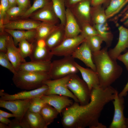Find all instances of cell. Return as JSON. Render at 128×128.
<instances>
[{
  "instance_id": "9c48e42d",
  "label": "cell",
  "mask_w": 128,
  "mask_h": 128,
  "mask_svg": "<svg viewBox=\"0 0 128 128\" xmlns=\"http://www.w3.org/2000/svg\"><path fill=\"white\" fill-rule=\"evenodd\" d=\"M48 89L47 86L43 84L37 88L28 91H23L14 94H9L0 90V100L9 101L17 99L27 100L37 96L41 97L45 95Z\"/></svg>"
},
{
  "instance_id": "4fadbf2b",
  "label": "cell",
  "mask_w": 128,
  "mask_h": 128,
  "mask_svg": "<svg viewBox=\"0 0 128 128\" xmlns=\"http://www.w3.org/2000/svg\"><path fill=\"white\" fill-rule=\"evenodd\" d=\"M6 49V55L17 72L21 64L26 61L22 56L18 48L15 45L12 37L8 33Z\"/></svg>"
},
{
  "instance_id": "8992f818",
  "label": "cell",
  "mask_w": 128,
  "mask_h": 128,
  "mask_svg": "<svg viewBox=\"0 0 128 128\" xmlns=\"http://www.w3.org/2000/svg\"><path fill=\"white\" fill-rule=\"evenodd\" d=\"M71 75L58 79H50L44 81L43 84L47 85L48 87L45 95L55 94L65 96L72 99L74 102L79 103L78 99L66 86Z\"/></svg>"
},
{
  "instance_id": "816d5d0a",
  "label": "cell",
  "mask_w": 128,
  "mask_h": 128,
  "mask_svg": "<svg viewBox=\"0 0 128 128\" xmlns=\"http://www.w3.org/2000/svg\"><path fill=\"white\" fill-rule=\"evenodd\" d=\"M123 24L125 26L128 27V18L124 22Z\"/></svg>"
},
{
  "instance_id": "f1b7e54d",
  "label": "cell",
  "mask_w": 128,
  "mask_h": 128,
  "mask_svg": "<svg viewBox=\"0 0 128 128\" xmlns=\"http://www.w3.org/2000/svg\"><path fill=\"white\" fill-rule=\"evenodd\" d=\"M54 11L59 19L60 23L65 26L66 22V0H51Z\"/></svg>"
},
{
  "instance_id": "5b68a950",
  "label": "cell",
  "mask_w": 128,
  "mask_h": 128,
  "mask_svg": "<svg viewBox=\"0 0 128 128\" xmlns=\"http://www.w3.org/2000/svg\"><path fill=\"white\" fill-rule=\"evenodd\" d=\"M66 86L78 99L80 105H85L90 102L91 92L88 86L76 74L71 75Z\"/></svg>"
},
{
  "instance_id": "9a60e30c",
  "label": "cell",
  "mask_w": 128,
  "mask_h": 128,
  "mask_svg": "<svg viewBox=\"0 0 128 128\" xmlns=\"http://www.w3.org/2000/svg\"><path fill=\"white\" fill-rule=\"evenodd\" d=\"M118 29L119 36L118 42L114 48L108 51L110 57L116 60L122 52L128 49V29L120 26Z\"/></svg>"
},
{
  "instance_id": "f546056e",
  "label": "cell",
  "mask_w": 128,
  "mask_h": 128,
  "mask_svg": "<svg viewBox=\"0 0 128 128\" xmlns=\"http://www.w3.org/2000/svg\"><path fill=\"white\" fill-rule=\"evenodd\" d=\"M127 0H111L105 9L107 19L113 16L126 2Z\"/></svg>"
},
{
  "instance_id": "1f68e13d",
  "label": "cell",
  "mask_w": 128,
  "mask_h": 128,
  "mask_svg": "<svg viewBox=\"0 0 128 128\" xmlns=\"http://www.w3.org/2000/svg\"><path fill=\"white\" fill-rule=\"evenodd\" d=\"M26 10L18 6L9 8L6 11L4 17V23L11 19H16L20 17L21 18Z\"/></svg>"
},
{
  "instance_id": "cb8c5ba5",
  "label": "cell",
  "mask_w": 128,
  "mask_h": 128,
  "mask_svg": "<svg viewBox=\"0 0 128 128\" xmlns=\"http://www.w3.org/2000/svg\"><path fill=\"white\" fill-rule=\"evenodd\" d=\"M61 26L60 23L55 25L46 22H41L36 29L35 41L41 39L45 40L53 32L59 27Z\"/></svg>"
},
{
  "instance_id": "4316f807",
  "label": "cell",
  "mask_w": 128,
  "mask_h": 128,
  "mask_svg": "<svg viewBox=\"0 0 128 128\" xmlns=\"http://www.w3.org/2000/svg\"><path fill=\"white\" fill-rule=\"evenodd\" d=\"M93 26L97 31L98 35L105 41L107 46L110 47L113 40V36L109 31V28L107 22L102 24L93 25Z\"/></svg>"
},
{
  "instance_id": "d590c367",
  "label": "cell",
  "mask_w": 128,
  "mask_h": 128,
  "mask_svg": "<svg viewBox=\"0 0 128 128\" xmlns=\"http://www.w3.org/2000/svg\"><path fill=\"white\" fill-rule=\"evenodd\" d=\"M0 65L14 74L17 71L10 62L5 53L0 51Z\"/></svg>"
},
{
  "instance_id": "83f0119b",
  "label": "cell",
  "mask_w": 128,
  "mask_h": 128,
  "mask_svg": "<svg viewBox=\"0 0 128 128\" xmlns=\"http://www.w3.org/2000/svg\"><path fill=\"white\" fill-rule=\"evenodd\" d=\"M59 114L55 108L47 103L42 107L40 112L48 126L53 122Z\"/></svg>"
},
{
  "instance_id": "60d3db41",
  "label": "cell",
  "mask_w": 128,
  "mask_h": 128,
  "mask_svg": "<svg viewBox=\"0 0 128 128\" xmlns=\"http://www.w3.org/2000/svg\"><path fill=\"white\" fill-rule=\"evenodd\" d=\"M17 4L18 6L26 10L31 6L29 0H17Z\"/></svg>"
},
{
  "instance_id": "2e32d148",
  "label": "cell",
  "mask_w": 128,
  "mask_h": 128,
  "mask_svg": "<svg viewBox=\"0 0 128 128\" xmlns=\"http://www.w3.org/2000/svg\"><path fill=\"white\" fill-rule=\"evenodd\" d=\"M71 56L74 59L81 61L86 66L96 72L95 66L92 59V52L85 41L77 48Z\"/></svg>"
},
{
  "instance_id": "f6af8a7d",
  "label": "cell",
  "mask_w": 128,
  "mask_h": 128,
  "mask_svg": "<svg viewBox=\"0 0 128 128\" xmlns=\"http://www.w3.org/2000/svg\"><path fill=\"white\" fill-rule=\"evenodd\" d=\"M128 92V81L122 91L119 93H118V96L120 97H124L126 96Z\"/></svg>"
},
{
  "instance_id": "5bb4252c",
  "label": "cell",
  "mask_w": 128,
  "mask_h": 128,
  "mask_svg": "<svg viewBox=\"0 0 128 128\" xmlns=\"http://www.w3.org/2000/svg\"><path fill=\"white\" fill-rule=\"evenodd\" d=\"M41 98L46 103L54 107L60 114L64 109L73 103L70 98L64 96L52 94L44 95Z\"/></svg>"
},
{
  "instance_id": "d4e9b609",
  "label": "cell",
  "mask_w": 128,
  "mask_h": 128,
  "mask_svg": "<svg viewBox=\"0 0 128 128\" xmlns=\"http://www.w3.org/2000/svg\"><path fill=\"white\" fill-rule=\"evenodd\" d=\"M24 117L30 128H47L48 126L40 113L31 112L28 110Z\"/></svg>"
},
{
  "instance_id": "4dcf8cb0",
  "label": "cell",
  "mask_w": 128,
  "mask_h": 128,
  "mask_svg": "<svg viewBox=\"0 0 128 128\" xmlns=\"http://www.w3.org/2000/svg\"><path fill=\"white\" fill-rule=\"evenodd\" d=\"M85 38V41L92 54L97 52L101 50V45L103 41L98 35L86 37Z\"/></svg>"
},
{
  "instance_id": "3957f363",
  "label": "cell",
  "mask_w": 128,
  "mask_h": 128,
  "mask_svg": "<svg viewBox=\"0 0 128 128\" xmlns=\"http://www.w3.org/2000/svg\"><path fill=\"white\" fill-rule=\"evenodd\" d=\"M51 79L48 73L17 72L12 78L17 87L21 89L33 90L41 87L43 82Z\"/></svg>"
},
{
  "instance_id": "7dc6e473",
  "label": "cell",
  "mask_w": 128,
  "mask_h": 128,
  "mask_svg": "<svg viewBox=\"0 0 128 128\" xmlns=\"http://www.w3.org/2000/svg\"><path fill=\"white\" fill-rule=\"evenodd\" d=\"M35 43L37 46L41 47L46 46V43L45 40L41 39L35 41Z\"/></svg>"
},
{
  "instance_id": "ffe728a7",
  "label": "cell",
  "mask_w": 128,
  "mask_h": 128,
  "mask_svg": "<svg viewBox=\"0 0 128 128\" xmlns=\"http://www.w3.org/2000/svg\"><path fill=\"white\" fill-rule=\"evenodd\" d=\"M75 65L80 73L83 79L86 83L91 92L93 88L100 86L97 73L90 68H84L75 62Z\"/></svg>"
},
{
  "instance_id": "7402d4cb",
  "label": "cell",
  "mask_w": 128,
  "mask_h": 128,
  "mask_svg": "<svg viewBox=\"0 0 128 128\" xmlns=\"http://www.w3.org/2000/svg\"><path fill=\"white\" fill-rule=\"evenodd\" d=\"M65 38L64 26L61 25L46 39V47L51 50L59 46Z\"/></svg>"
},
{
  "instance_id": "e0dca14e",
  "label": "cell",
  "mask_w": 128,
  "mask_h": 128,
  "mask_svg": "<svg viewBox=\"0 0 128 128\" xmlns=\"http://www.w3.org/2000/svg\"><path fill=\"white\" fill-rule=\"evenodd\" d=\"M66 22L64 26L65 38L76 37L82 32V30L70 10L66 8Z\"/></svg>"
},
{
  "instance_id": "74e56055",
  "label": "cell",
  "mask_w": 128,
  "mask_h": 128,
  "mask_svg": "<svg viewBox=\"0 0 128 128\" xmlns=\"http://www.w3.org/2000/svg\"><path fill=\"white\" fill-rule=\"evenodd\" d=\"M8 125L9 128H30L24 117L21 120L15 118L14 119L11 120Z\"/></svg>"
},
{
  "instance_id": "30bf717a",
  "label": "cell",
  "mask_w": 128,
  "mask_h": 128,
  "mask_svg": "<svg viewBox=\"0 0 128 128\" xmlns=\"http://www.w3.org/2000/svg\"><path fill=\"white\" fill-rule=\"evenodd\" d=\"M91 0H84L69 8L80 26L84 23H91Z\"/></svg>"
},
{
  "instance_id": "44dd1931",
  "label": "cell",
  "mask_w": 128,
  "mask_h": 128,
  "mask_svg": "<svg viewBox=\"0 0 128 128\" xmlns=\"http://www.w3.org/2000/svg\"><path fill=\"white\" fill-rule=\"evenodd\" d=\"M4 30L12 37L14 44L16 46L22 40H26L32 43L35 41L36 29L25 30L4 29Z\"/></svg>"
},
{
  "instance_id": "6da1fadb",
  "label": "cell",
  "mask_w": 128,
  "mask_h": 128,
  "mask_svg": "<svg viewBox=\"0 0 128 128\" xmlns=\"http://www.w3.org/2000/svg\"><path fill=\"white\" fill-rule=\"evenodd\" d=\"M118 91L112 86L103 89L93 88L87 104L81 105L74 102L62 111L61 122L65 128H106L99 119L105 106L113 101Z\"/></svg>"
},
{
  "instance_id": "603a6c76",
  "label": "cell",
  "mask_w": 128,
  "mask_h": 128,
  "mask_svg": "<svg viewBox=\"0 0 128 128\" xmlns=\"http://www.w3.org/2000/svg\"><path fill=\"white\" fill-rule=\"evenodd\" d=\"M35 42L33 43V50L29 57L31 61L42 62L50 61L53 55L51 50L46 46L41 47L38 46Z\"/></svg>"
},
{
  "instance_id": "e575fe53",
  "label": "cell",
  "mask_w": 128,
  "mask_h": 128,
  "mask_svg": "<svg viewBox=\"0 0 128 128\" xmlns=\"http://www.w3.org/2000/svg\"><path fill=\"white\" fill-rule=\"evenodd\" d=\"M46 104L41 97L37 96L31 99L28 110L35 113L40 114L41 110Z\"/></svg>"
},
{
  "instance_id": "8d00e7d4",
  "label": "cell",
  "mask_w": 128,
  "mask_h": 128,
  "mask_svg": "<svg viewBox=\"0 0 128 128\" xmlns=\"http://www.w3.org/2000/svg\"><path fill=\"white\" fill-rule=\"evenodd\" d=\"M80 26L82 30L81 34L86 37L98 35V32L96 29L89 23H84L81 24Z\"/></svg>"
},
{
  "instance_id": "f35d334b",
  "label": "cell",
  "mask_w": 128,
  "mask_h": 128,
  "mask_svg": "<svg viewBox=\"0 0 128 128\" xmlns=\"http://www.w3.org/2000/svg\"><path fill=\"white\" fill-rule=\"evenodd\" d=\"M8 33L4 31L0 33V51L6 53L7 51L6 42Z\"/></svg>"
},
{
  "instance_id": "ee69618b",
  "label": "cell",
  "mask_w": 128,
  "mask_h": 128,
  "mask_svg": "<svg viewBox=\"0 0 128 128\" xmlns=\"http://www.w3.org/2000/svg\"><path fill=\"white\" fill-rule=\"evenodd\" d=\"M84 0H66L65 5L66 8H70L78 3Z\"/></svg>"
},
{
  "instance_id": "836d02e7",
  "label": "cell",
  "mask_w": 128,
  "mask_h": 128,
  "mask_svg": "<svg viewBox=\"0 0 128 128\" xmlns=\"http://www.w3.org/2000/svg\"><path fill=\"white\" fill-rule=\"evenodd\" d=\"M19 51L22 57L24 59L29 57L32 53L33 48V43L26 40L20 41L18 43Z\"/></svg>"
},
{
  "instance_id": "ac0fdd59",
  "label": "cell",
  "mask_w": 128,
  "mask_h": 128,
  "mask_svg": "<svg viewBox=\"0 0 128 128\" xmlns=\"http://www.w3.org/2000/svg\"><path fill=\"white\" fill-rule=\"evenodd\" d=\"M41 22L32 19H19L9 21L5 23L4 29L27 30L36 29Z\"/></svg>"
},
{
  "instance_id": "b9f144b4",
  "label": "cell",
  "mask_w": 128,
  "mask_h": 128,
  "mask_svg": "<svg viewBox=\"0 0 128 128\" xmlns=\"http://www.w3.org/2000/svg\"><path fill=\"white\" fill-rule=\"evenodd\" d=\"M117 59L122 62L124 64L128 71V51L123 54L119 55Z\"/></svg>"
},
{
  "instance_id": "7bdbcfd3",
  "label": "cell",
  "mask_w": 128,
  "mask_h": 128,
  "mask_svg": "<svg viewBox=\"0 0 128 128\" xmlns=\"http://www.w3.org/2000/svg\"><path fill=\"white\" fill-rule=\"evenodd\" d=\"M111 0H91V6H95L103 4H109Z\"/></svg>"
},
{
  "instance_id": "277c9868",
  "label": "cell",
  "mask_w": 128,
  "mask_h": 128,
  "mask_svg": "<svg viewBox=\"0 0 128 128\" xmlns=\"http://www.w3.org/2000/svg\"><path fill=\"white\" fill-rule=\"evenodd\" d=\"M74 59L71 56L51 62L48 74L52 79H56L76 74L78 70L75 65Z\"/></svg>"
},
{
  "instance_id": "ab89813d",
  "label": "cell",
  "mask_w": 128,
  "mask_h": 128,
  "mask_svg": "<svg viewBox=\"0 0 128 128\" xmlns=\"http://www.w3.org/2000/svg\"><path fill=\"white\" fill-rule=\"evenodd\" d=\"M9 8L8 0H1L0 5V18L4 19L6 11Z\"/></svg>"
},
{
  "instance_id": "d6986e66",
  "label": "cell",
  "mask_w": 128,
  "mask_h": 128,
  "mask_svg": "<svg viewBox=\"0 0 128 128\" xmlns=\"http://www.w3.org/2000/svg\"><path fill=\"white\" fill-rule=\"evenodd\" d=\"M51 62L32 61L23 63L20 65L17 72H28L48 73Z\"/></svg>"
},
{
  "instance_id": "d6a6232c",
  "label": "cell",
  "mask_w": 128,
  "mask_h": 128,
  "mask_svg": "<svg viewBox=\"0 0 128 128\" xmlns=\"http://www.w3.org/2000/svg\"><path fill=\"white\" fill-rule=\"evenodd\" d=\"M51 1V0H34L32 5L26 11L21 18L24 19L29 17L33 13L44 7Z\"/></svg>"
},
{
  "instance_id": "c3c4849f",
  "label": "cell",
  "mask_w": 128,
  "mask_h": 128,
  "mask_svg": "<svg viewBox=\"0 0 128 128\" xmlns=\"http://www.w3.org/2000/svg\"><path fill=\"white\" fill-rule=\"evenodd\" d=\"M11 120H10L8 118H6L0 115V122L8 125L10 123Z\"/></svg>"
},
{
  "instance_id": "bcb514c9",
  "label": "cell",
  "mask_w": 128,
  "mask_h": 128,
  "mask_svg": "<svg viewBox=\"0 0 128 128\" xmlns=\"http://www.w3.org/2000/svg\"><path fill=\"white\" fill-rule=\"evenodd\" d=\"M0 115L8 118L11 117H16V116L13 114L8 113L1 110H0Z\"/></svg>"
},
{
  "instance_id": "f5cc1de1",
  "label": "cell",
  "mask_w": 128,
  "mask_h": 128,
  "mask_svg": "<svg viewBox=\"0 0 128 128\" xmlns=\"http://www.w3.org/2000/svg\"><path fill=\"white\" fill-rule=\"evenodd\" d=\"M125 121L126 128H128V118H126Z\"/></svg>"
},
{
  "instance_id": "681fc988",
  "label": "cell",
  "mask_w": 128,
  "mask_h": 128,
  "mask_svg": "<svg viewBox=\"0 0 128 128\" xmlns=\"http://www.w3.org/2000/svg\"><path fill=\"white\" fill-rule=\"evenodd\" d=\"M9 8L16 6L17 0H8Z\"/></svg>"
},
{
  "instance_id": "8fae6325",
  "label": "cell",
  "mask_w": 128,
  "mask_h": 128,
  "mask_svg": "<svg viewBox=\"0 0 128 128\" xmlns=\"http://www.w3.org/2000/svg\"><path fill=\"white\" fill-rule=\"evenodd\" d=\"M114 108V113L112 120L109 128H126L125 118L123 111L124 101L123 97H120L118 91L112 101Z\"/></svg>"
},
{
  "instance_id": "52a82bcc",
  "label": "cell",
  "mask_w": 128,
  "mask_h": 128,
  "mask_svg": "<svg viewBox=\"0 0 128 128\" xmlns=\"http://www.w3.org/2000/svg\"><path fill=\"white\" fill-rule=\"evenodd\" d=\"M85 40L84 37L81 34L75 37L65 38L59 46L51 51L53 55L64 57L71 56Z\"/></svg>"
},
{
  "instance_id": "7c38bea8",
  "label": "cell",
  "mask_w": 128,
  "mask_h": 128,
  "mask_svg": "<svg viewBox=\"0 0 128 128\" xmlns=\"http://www.w3.org/2000/svg\"><path fill=\"white\" fill-rule=\"evenodd\" d=\"M32 19L57 25L60 20L54 9L51 1L30 17Z\"/></svg>"
},
{
  "instance_id": "7a4b0ae2",
  "label": "cell",
  "mask_w": 128,
  "mask_h": 128,
  "mask_svg": "<svg viewBox=\"0 0 128 128\" xmlns=\"http://www.w3.org/2000/svg\"><path fill=\"white\" fill-rule=\"evenodd\" d=\"M107 46L98 52L92 54V59L96 67L100 82V87L105 89L119 78L123 72L122 67L116 60L109 55Z\"/></svg>"
},
{
  "instance_id": "484cf974",
  "label": "cell",
  "mask_w": 128,
  "mask_h": 128,
  "mask_svg": "<svg viewBox=\"0 0 128 128\" xmlns=\"http://www.w3.org/2000/svg\"><path fill=\"white\" fill-rule=\"evenodd\" d=\"M91 23L93 25L107 22L108 19L105 10L102 5L91 6Z\"/></svg>"
},
{
  "instance_id": "f907efd6",
  "label": "cell",
  "mask_w": 128,
  "mask_h": 128,
  "mask_svg": "<svg viewBox=\"0 0 128 128\" xmlns=\"http://www.w3.org/2000/svg\"><path fill=\"white\" fill-rule=\"evenodd\" d=\"M1 123H0V128H9V125Z\"/></svg>"
},
{
  "instance_id": "ba28073f",
  "label": "cell",
  "mask_w": 128,
  "mask_h": 128,
  "mask_svg": "<svg viewBox=\"0 0 128 128\" xmlns=\"http://www.w3.org/2000/svg\"><path fill=\"white\" fill-rule=\"evenodd\" d=\"M31 99L9 101L0 100V107L10 111L16 116L15 118L21 120L24 117L28 109Z\"/></svg>"
}]
</instances>
